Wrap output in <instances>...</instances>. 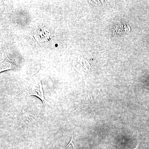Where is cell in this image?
I'll return each instance as SVG.
<instances>
[{"mask_svg": "<svg viewBox=\"0 0 149 149\" xmlns=\"http://www.w3.org/2000/svg\"><path fill=\"white\" fill-rule=\"evenodd\" d=\"M29 88L28 92V95L36 96L42 101L44 105L48 103V102L45 99L42 85L40 79H37L33 81L29 86Z\"/></svg>", "mask_w": 149, "mask_h": 149, "instance_id": "cell-1", "label": "cell"}, {"mask_svg": "<svg viewBox=\"0 0 149 149\" xmlns=\"http://www.w3.org/2000/svg\"><path fill=\"white\" fill-rule=\"evenodd\" d=\"M17 67L14 65L10 60L6 56V58L5 59L4 61L1 63V72L13 68H16Z\"/></svg>", "mask_w": 149, "mask_h": 149, "instance_id": "cell-2", "label": "cell"}, {"mask_svg": "<svg viewBox=\"0 0 149 149\" xmlns=\"http://www.w3.org/2000/svg\"><path fill=\"white\" fill-rule=\"evenodd\" d=\"M20 119L21 122L23 124H31L34 122V119L26 112L22 111L20 114Z\"/></svg>", "mask_w": 149, "mask_h": 149, "instance_id": "cell-3", "label": "cell"}, {"mask_svg": "<svg viewBox=\"0 0 149 149\" xmlns=\"http://www.w3.org/2000/svg\"><path fill=\"white\" fill-rule=\"evenodd\" d=\"M76 141L75 139L73 137V135L72 134L71 139L69 143L65 149H75Z\"/></svg>", "mask_w": 149, "mask_h": 149, "instance_id": "cell-4", "label": "cell"}, {"mask_svg": "<svg viewBox=\"0 0 149 149\" xmlns=\"http://www.w3.org/2000/svg\"><path fill=\"white\" fill-rule=\"evenodd\" d=\"M139 144H137V146H136V148H134L132 149H139Z\"/></svg>", "mask_w": 149, "mask_h": 149, "instance_id": "cell-5", "label": "cell"}]
</instances>
